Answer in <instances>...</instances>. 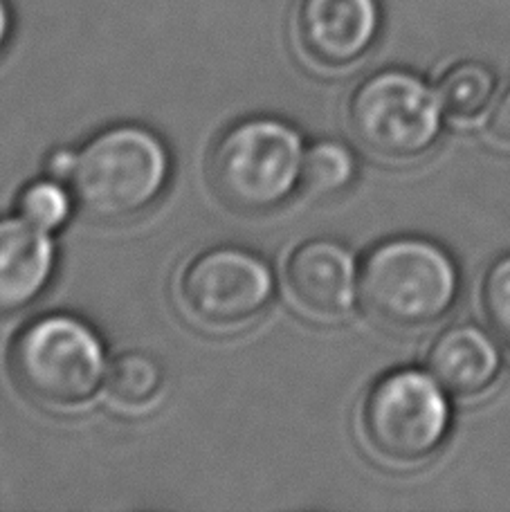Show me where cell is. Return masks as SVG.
<instances>
[{
    "label": "cell",
    "mask_w": 510,
    "mask_h": 512,
    "mask_svg": "<svg viewBox=\"0 0 510 512\" xmlns=\"http://www.w3.org/2000/svg\"><path fill=\"white\" fill-rule=\"evenodd\" d=\"M360 301L380 326L427 331L452 313L461 272L452 254L423 236H396L373 248L360 268Z\"/></svg>",
    "instance_id": "6da1fadb"
},
{
    "label": "cell",
    "mask_w": 510,
    "mask_h": 512,
    "mask_svg": "<svg viewBox=\"0 0 510 512\" xmlns=\"http://www.w3.org/2000/svg\"><path fill=\"white\" fill-rule=\"evenodd\" d=\"M171 176V155L160 137L142 126H113L77 151L70 189L97 221H131L158 203Z\"/></svg>",
    "instance_id": "7a4b0ae2"
},
{
    "label": "cell",
    "mask_w": 510,
    "mask_h": 512,
    "mask_svg": "<svg viewBox=\"0 0 510 512\" xmlns=\"http://www.w3.org/2000/svg\"><path fill=\"white\" fill-rule=\"evenodd\" d=\"M450 393L430 371L396 369L364 393L358 414L362 443L394 470H414L439 454L452 432Z\"/></svg>",
    "instance_id": "3957f363"
},
{
    "label": "cell",
    "mask_w": 510,
    "mask_h": 512,
    "mask_svg": "<svg viewBox=\"0 0 510 512\" xmlns=\"http://www.w3.org/2000/svg\"><path fill=\"white\" fill-rule=\"evenodd\" d=\"M106 353L99 335L79 317L54 313L16 335L9 371L36 405L68 414L88 407L104 389Z\"/></svg>",
    "instance_id": "277c9868"
},
{
    "label": "cell",
    "mask_w": 510,
    "mask_h": 512,
    "mask_svg": "<svg viewBox=\"0 0 510 512\" xmlns=\"http://www.w3.org/2000/svg\"><path fill=\"white\" fill-rule=\"evenodd\" d=\"M304 153L295 126L275 117H250L216 142L209 178L216 194L239 212H272L302 185Z\"/></svg>",
    "instance_id": "5b68a950"
},
{
    "label": "cell",
    "mask_w": 510,
    "mask_h": 512,
    "mask_svg": "<svg viewBox=\"0 0 510 512\" xmlns=\"http://www.w3.org/2000/svg\"><path fill=\"white\" fill-rule=\"evenodd\" d=\"M443 115L439 95L414 72L400 68L360 81L346 108L355 142L394 164L425 158L441 140Z\"/></svg>",
    "instance_id": "8992f818"
},
{
    "label": "cell",
    "mask_w": 510,
    "mask_h": 512,
    "mask_svg": "<svg viewBox=\"0 0 510 512\" xmlns=\"http://www.w3.org/2000/svg\"><path fill=\"white\" fill-rule=\"evenodd\" d=\"M275 295L270 265L250 250L221 245L194 256L178 279L185 315L209 333H241L259 322Z\"/></svg>",
    "instance_id": "52a82bcc"
},
{
    "label": "cell",
    "mask_w": 510,
    "mask_h": 512,
    "mask_svg": "<svg viewBox=\"0 0 510 512\" xmlns=\"http://www.w3.org/2000/svg\"><path fill=\"white\" fill-rule=\"evenodd\" d=\"M290 301L317 322H338L360 297V272L342 243L313 239L290 252L284 270Z\"/></svg>",
    "instance_id": "ba28073f"
},
{
    "label": "cell",
    "mask_w": 510,
    "mask_h": 512,
    "mask_svg": "<svg viewBox=\"0 0 510 512\" xmlns=\"http://www.w3.org/2000/svg\"><path fill=\"white\" fill-rule=\"evenodd\" d=\"M378 0H302L297 39L308 59L340 70L358 63L380 34Z\"/></svg>",
    "instance_id": "9c48e42d"
},
{
    "label": "cell",
    "mask_w": 510,
    "mask_h": 512,
    "mask_svg": "<svg viewBox=\"0 0 510 512\" xmlns=\"http://www.w3.org/2000/svg\"><path fill=\"white\" fill-rule=\"evenodd\" d=\"M504 346L484 326L452 324L427 349V371L452 398L472 402L493 391L504 371Z\"/></svg>",
    "instance_id": "30bf717a"
},
{
    "label": "cell",
    "mask_w": 510,
    "mask_h": 512,
    "mask_svg": "<svg viewBox=\"0 0 510 512\" xmlns=\"http://www.w3.org/2000/svg\"><path fill=\"white\" fill-rule=\"evenodd\" d=\"M57 250L23 216L0 218V317L21 313L50 286Z\"/></svg>",
    "instance_id": "8fae6325"
},
{
    "label": "cell",
    "mask_w": 510,
    "mask_h": 512,
    "mask_svg": "<svg viewBox=\"0 0 510 512\" xmlns=\"http://www.w3.org/2000/svg\"><path fill=\"white\" fill-rule=\"evenodd\" d=\"M499 90L497 72L484 61L466 59L443 72L436 95L445 117L459 124H477L486 120Z\"/></svg>",
    "instance_id": "7c38bea8"
},
{
    "label": "cell",
    "mask_w": 510,
    "mask_h": 512,
    "mask_svg": "<svg viewBox=\"0 0 510 512\" xmlns=\"http://www.w3.org/2000/svg\"><path fill=\"white\" fill-rule=\"evenodd\" d=\"M104 393L115 409L142 414L156 407L165 393V371L149 353L126 351L106 369Z\"/></svg>",
    "instance_id": "4fadbf2b"
},
{
    "label": "cell",
    "mask_w": 510,
    "mask_h": 512,
    "mask_svg": "<svg viewBox=\"0 0 510 512\" xmlns=\"http://www.w3.org/2000/svg\"><path fill=\"white\" fill-rule=\"evenodd\" d=\"M355 173H358V162L349 146L335 140H322L304 153L299 187L313 198H331L353 185Z\"/></svg>",
    "instance_id": "5bb4252c"
},
{
    "label": "cell",
    "mask_w": 510,
    "mask_h": 512,
    "mask_svg": "<svg viewBox=\"0 0 510 512\" xmlns=\"http://www.w3.org/2000/svg\"><path fill=\"white\" fill-rule=\"evenodd\" d=\"M479 310L486 328L510 353V252L488 265L479 288Z\"/></svg>",
    "instance_id": "9a60e30c"
},
{
    "label": "cell",
    "mask_w": 510,
    "mask_h": 512,
    "mask_svg": "<svg viewBox=\"0 0 510 512\" xmlns=\"http://www.w3.org/2000/svg\"><path fill=\"white\" fill-rule=\"evenodd\" d=\"M72 198H75L72 191L63 187L57 178L36 180L18 196V214L27 223L50 234L66 225L72 214Z\"/></svg>",
    "instance_id": "2e32d148"
},
{
    "label": "cell",
    "mask_w": 510,
    "mask_h": 512,
    "mask_svg": "<svg viewBox=\"0 0 510 512\" xmlns=\"http://www.w3.org/2000/svg\"><path fill=\"white\" fill-rule=\"evenodd\" d=\"M486 137L497 149L510 151V90L495 99L486 115Z\"/></svg>",
    "instance_id": "e0dca14e"
},
{
    "label": "cell",
    "mask_w": 510,
    "mask_h": 512,
    "mask_svg": "<svg viewBox=\"0 0 510 512\" xmlns=\"http://www.w3.org/2000/svg\"><path fill=\"white\" fill-rule=\"evenodd\" d=\"M75 158H77V151H57L50 158L48 162V169H50V176L63 180V178H70L72 167H75Z\"/></svg>",
    "instance_id": "ac0fdd59"
},
{
    "label": "cell",
    "mask_w": 510,
    "mask_h": 512,
    "mask_svg": "<svg viewBox=\"0 0 510 512\" xmlns=\"http://www.w3.org/2000/svg\"><path fill=\"white\" fill-rule=\"evenodd\" d=\"M9 36H12V7L7 0H0V52L5 50Z\"/></svg>",
    "instance_id": "d6986e66"
}]
</instances>
